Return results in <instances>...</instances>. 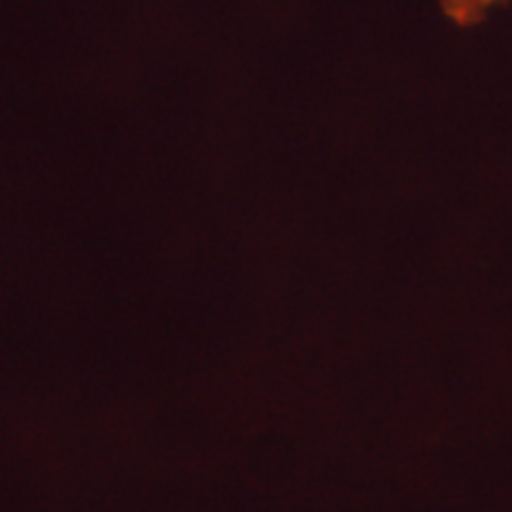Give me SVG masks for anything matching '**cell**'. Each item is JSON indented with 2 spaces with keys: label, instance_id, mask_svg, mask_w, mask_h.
I'll use <instances>...</instances> for the list:
<instances>
[{
  "label": "cell",
  "instance_id": "obj_1",
  "mask_svg": "<svg viewBox=\"0 0 512 512\" xmlns=\"http://www.w3.org/2000/svg\"><path fill=\"white\" fill-rule=\"evenodd\" d=\"M501 3L505 0H441V10L458 27H472V24L482 22L486 12Z\"/></svg>",
  "mask_w": 512,
  "mask_h": 512
}]
</instances>
